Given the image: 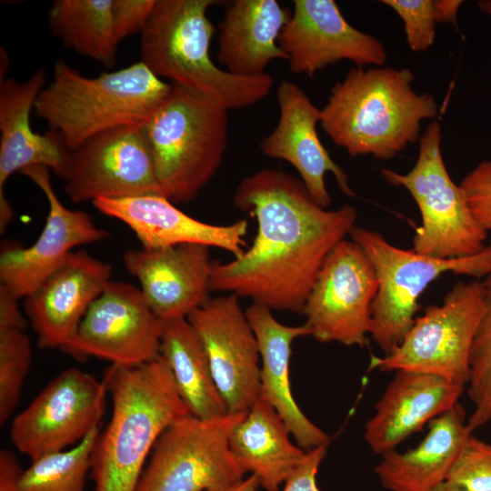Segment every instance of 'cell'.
<instances>
[{"mask_svg": "<svg viewBox=\"0 0 491 491\" xmlns=\"http://www.w3.org/2000/svg\"><path fill=\"white\" fill-rule=\"evenodd\" d=\"M233 200L256 220V235L241 256L212 263L210 290L303 313L326 258L356 226V207L325 208L301 179L268 168L244 178Z\"/></svg>", "mask_w": 491, "mask_h": 491, "instance_id": "6da1fadb", "label": "cell"}, {"mask_svg": "<svg viewBox=\"0 0 491 491\" xmlns=\"http://www.w3.org/2000/svg\"><path fill=\"white\" fill-rule=\"evenodd\" d=\"M103 381L112 415L95 440L89 476L94 491H136L160 435L190 413L160 354L141 365H111Z\"/></svg>", "mask_w": 491, "mask_h": 491, "instance_id": "7a4b0ae2", "label": "cell"}, {"mask_svg": "<svg viewBox=\"0 0 491 491\" xmlns=\"http://www.w3.org/2000/svg\"><path fill=\"white\" fill-rule=\"evenodd\" d=\"M414 80L409 68H351L321 109L323 130L353 157L394 158L419 140L423 120L438 115L434 95L416 93Z\"/></svg>", "mask_w": 491, "mask_h": 491, "instance_id": "3957f363", "label": "cell"}, {"mask_svg": "<svg viewBox=\"0 0 491 491\" xmlns=\"http://www.w3.org/2000/svg\"><path fill=\"white\" fill-rule=\"evenodd\" d=\"M170 87L171 84L155 75L142 61L87 77L59 59L34 109L49 130L58 133L73 150L103 132L145 125Z\"/></svg>", "mask_w": 491, "mask_h": 491, "instance_id": "277c9868", "label": "cell"}, {"mask_svg": "<svg viewBox=\"0 0 491 491\" xmlns=\"http://www.w3.org/2000/svg\"><path fill=\"white\" fill-rule=\"evenodd\" d=\"M216 0H156L141 33V61L157 77L209 95L226 109L254 105L272 90L268 74L243 77L211 59L215 29L206 13Z\"/></svg>", "mask_w": 491, "mask_h": 491, "instance_id": "5b68a950", "label": "cell"}, {"mask_svg": "<svg viewBox=\"0 0 491 491\" xmlns=\"http://www.w3.org/2000/svg\"><path fill=\"white\" fill-rule=\"evenodd\" d=\"M227 111L215 97L171 84L144 125L162 195L192 201L220 168L227 146Z\"/></svg>", "mask_w": 491, "mask_h": 491, "instance_id": "8992f818", "label": "cell"}, {"mask_svg": "<svg viewBox=\"0 0 491 491\" xmlns=\"http://www.w3.org/2000/svg\"><path fill=\"white\" fill-rule=\"evenodd\" d=\"M349 235L376 272L377 291L369 334L385 355L402 342L415 323L419 296L441 275H491V244L475 256L442 259L398 248L379 233L363 227L355 226Z\"/></svg>", "mask_w": 491, "mask_h": 491, "instance_id": "52a82bcc", "label": "cell"}, {"mask_svg": "<svg viewBox=\"0 0 491 491\" xmlns=\"http://www.w3.org/2000/svg\"><path fill=\"white\" fill-rule=\"evenodd\" d=\"M441 142L442 127L434 120L419 137L414 167L406 174L386 168L381 174L389 184L406 188L417 205L421 225L413 237L414 251L442 259L475 256L487 246V232L448 175Z\"/></svg>", "mask_w": 491, "mask_h": 491, "instance_id": "ba28073f", "label": "cell"}, {"mask_svg": "<svg viewBox=\"0 0 491 491\" xmlns=\"http://www.w3.org/2000/svg\"><path fill=\"white\" fill-rule=\"evenodd\" d=\"M485 308L483 282L456 284L440 306L426 307L415 320L397 347L384 357H374L372 367L436 376L465 387Z\"/></svg>", "mask_w": 491, "mask_h": 491, "instance_id": "9c48e42d", "label": "cell"}, {"mask_svg": "<svg viewBox=\"0 0 491 491\" xmlns=\"http://www.w3.org/2000/svg\"><path fill=\"white\" fill-rule=\"evenodd\" d=\"M246 413L208 420L188 415L175 421L156 440L136 491L221 490L241 482L246 472L228 437Z\"/></svg>", "mask_w": 491, "mask_h": 491, "instance_id": "30bf717a", "label": "cell"}, {"mask_svg": "<svg viewBox=\"0 0 491 491\" xmlns=\"http://www.w3.org/2000/svg\"><path fill=\"white\" fill-rule=\"evenodd\" d=\"M107 394L103 380L65 369L13 419L10 439L31 461L72 447L99 426Z\"/></svg>", "mask_w": 491, "mask_h": 491, "instance_id": "8fae6325", "label": "cell"}, {"mask_svg": "<svg viewBox=\"0 0 491 491\" xmlns=\"http://www.w3.org/2000/svg\"><path fill=\"white\" fill-rule=\"evenodd\" d=\"M377 291L375 269L353 240H342L326 258L303 314L310 336L322 343L364 347Z\"/></svg>", "mask_w": 491, "mask_h": 491, "instance_id": "7c38bea8", "label": "cell"}, {"mask_svg": "<svg viewBox=\"0 0 491 491\" xmlns=\"http://www.w3.org/2000/svg\"><path fill=\"white\" fill-rule=\"evenodd\" d=\"M163 321L140 288L110 281L64 346L75 358L95 356L112 365L136 366L159 355Z\"/></svg>", "mask_w": 491, "mask_h": 491, "instance_id": "4fadbf2b", "label": "cell"}, {"mask_svg": "<svg viewBox=\"0 0 491 491\" xmlns=\"http://www.w3.org/2000/svg\"><path fill=\"white\" fill-rule=\"evenodd\" d=\"M144 125L103 132L72 150L65 190L73 203L162 195Z\"/></svg>", "mask_w": 491, "mask_h": 491, "instance_id": "5bb4252c", "label": "cell"}, {"mask_svg": "<svg viewBox=\"0 0 491 491\" xmlns=\"http://www.w3.org/2000/svg\"><path fill=\"white\" fill-rule=\"evenodd\" d=\"M187 320L206 352L228 412L245 413L259 397V349L246 312L234 294L210 298Z\"/></svg>", "mask_w": 491, "mask_h": 491, "instance_id": "9a60e30c", "label": "cell"}, {"mask_svg": "<svg viewBox=\"0 0 491 491\" xmlns=\"http://www.w3.org/2000/svg\"><path fill=\"white\" fill-rule=\"evenodd\" d=\"M49 168L35 165L20 173L32 180L48 203L45 226L30 246L5 245L0 253V285L15 297H26L55 272L80 245L97 242L108 234L89 214L67 208L55 192Z\"/></svg>", "mask_w": 491, "mask_h": 491, "instance_id": "2e32d148", "label": "cell"}, {"mask_svg": "<svg viewBox=\"0 0 491 491\" xmlns=\"http://www.w3.org/2000/svg\"><path fill=\"white\" fill-rule=\"evenodd\" d=\"M278 45L290 70L310 77L341 60L358 67L383 66L387 60L384 45L350 25L333 0H295Z\"/></svg>", "mask_w": 491, "mask_h": 491, "instance_id": "e0dca14e", "label": "cell"}, {"mask_svg": "<svg viewBox=\"0 0 491 491\" xmlns=\"http://www.w3.org/2000/svg\"><path fill=\"white\" fill-rule=\"evenodd\" d=\"M45 72L40 69L25 81L1 76L0 80V231L4 233L14 213L5 195V185L15 172L35 165L47 166L65 180L72 149L56 132L35 133L30 114L45 87Z\"/></svg>", "mask_w": 491, "mask_h": 491, "instance_id": "ac0fdd59", "label": "cell"}, {"mask_svg": "<svg viewBox=\"0 0 491 491\" xmlns=\"http://www.w3.org/2000/svg\"><path fill=\"white\" fill-rule=\"evenodd\" d=\"M111 272L109 264L86 251H73L25 298V312L39 347L64 348L88 308L111 281Z\"/></svg>", "mask_w": 491, "mask_h": 491, "instance_id": "d6986e66", "label": "cell"}, {"mask_svg": "<svg viewBox=\"0 0 491 491\" xmlns=\"http://www.w3.org/2000/svg\"><path fill=\"white\" fill-rule=\"evenodd\" d=\"M126 270L135 276L153 312L163 322L187 318L209 298L212 263L209 246L183 244L128 250Z\"/></svg>", "mask_w": 491, "mask_h": 491, "instance_id": "ffe728a7", "label": "cell"}, {"mask_svg": "<svg viewBox=\"0 0 491 491\" xmlns=\"http://www.w3.org/2000/svg\"><path fill=\"white\" fill-rule=\"evenodd\" d=\"M276 98L279 119L275 129L261 141V151L268 157L291 164L310 195L325 208L332 202L325 182L326 173L335 176L343 194L356 196L347 175L332 159L317 134L316 125L321 120V109L296 84L290 81L279 84Z\"/></svg>", "mask_w": 491, "mask_h": 491, "instance_id": "44dd1931", "label": "cell"}, {"mask_svg": "<svg viewBox=\"0 0 491 491\" xmlns=\"http://www.w3.org/2000/svg\"><path fill=\"white\" fill-rule=\"evenodd\" d=\"M102 214L125 224L143 248H161L183 244H199L243 255V237L248 224L239 220L230 225L199 221L177 208L162 195L150 194L125 198H98L93 201Z\"/></svg>", "mask_w": 491, "mask_h": 491, "instance_id": "7402d4cb", "label": "cell"}, {"mask_svg": "<svg viewBox=\"0 0 491 491\" xmlns=\"http://www.w3.org/2000/svg\"><path fill=\"white\" fill-rule=\"evenodd\" d=\"M396 372L366 424L365 440L376 454L394 449L428 421L453 408L465 388L436 376Z\"/></svg>", "mask_w": 491, "mask_h": 491, "instance_id": "603a6c76", "label": "cell"}, {"mask_svg": "<svg viewBox=\"0 0 491 491\" xmlns=\"http://www.w3.org/2000/svg\"><path fill=\"white\" fill-rule=\"evenodd\" d=\"M256 336L262 366L259 397L270 404L282 417L301 448L306 451L327 446L330 436L312 423L297 406L291 390L289 365L292 343L310 336L303 324L289 326L279 323L269 308L252 304L246 311Z\"/></svg>", "mask_w": 491, "mask_h": 491, "instance_id": "cb8c5ba5", "label": "cell"}, {"mask_svg": "<svg viewBox=\"0 0 491 491\" xmlns=\"http://www.w3.org/2000/svg\"><path fill=\"white\" fill-rule=\"evenodd\" d=\"M292 12L276 0H235L220 22L217 59L232 75L253 77L266 74L269 63L287 60L278 45Z\"/></svg>", "mask_w": 491, "mask_h": 491, "instance_id": "d4e9b609", "label": "cell"}, {"mask_svg": "<svg viewBox=\"0 0 491 491\" xmlns=\"http://www.w3.org/2000/svg\"><path fill=\"white\" fill-rule=\"evenodd\" d=\"M471 434L466 413L456 404L430 422L428 433L416 447L406 453L391 449L382 454L375 473L389 491H432L446 481Z\"/></svg>", "mask_w": 491, "mask_h": 491, "instance_id": "484cf974", "label": "cell"}, {"mask_svg": "<svg viewBox=\"0 0 491 491\" xmlns=\"http://www.w3.org/2000/svg\"><path fill=\"white\" fill-rule=\"evenodd\" d=\"M290 431L276 410L258 397L233 426L228 445L246 474L266 491H279L304 461L307 451L290 441Z\"/></svg>", "mask_w": 491, "mask_h": 491, "instance_id": "4316f807", "label": "cell"}, {"mask_svg": "<svg viewBox=\"0 0 491 491\" xmlns=\"http://www.w3.org/2000/svg\"><path fill=\"white\" fill-rule=\"evenodd\" d=\"M159 354L167 362L191 416L208 420L229 413L215 383L205 347L187 318L163 322Z\"/></svg>", "mask_w": 491, "mask_h": 491, "instance_id": "83f0119b", "label": "cell"}, {"mask_svg": "<svg viewBox=\"0 0 491 491\" xmlns=\"http://www.w3.org/2000/svg\"><path fill=\"white\" fill-rule=\"evenodd\" d=\"M112 5L113 0H55L47 15L49 27L67 48L112 67L118 45Z\"/></svg>", "mask_w": 491, "mask_h": 491, "instance_id": "f1b7e54d", "label": "cell"}, {"mask_svg": "<svg viewBox=\"0 0 491 491\" xmlns=\"http://www.w3.org/2000/svg\"><path fill=\"white\" fill-rule=\"evenodd\" d=\"M100 426L81 442L31 461L17 478L19 491H85L90 475L91 456Z\"/></svg>", "mask_w": 491, "mask_h": 491, "instance_id": "f546056e", "label": "cell"}, {"mask_svg": "<svg viewBox=\"0 0 491 491\" xmlns=\"http://www.w3.org/2000/svg\"><path fill=\"white\" fill-rule=\"evenodd\" d=\"M483 283L486 308L472 346L467 383V393L474 405L467 418L471 432L491 422V275Z\"/></svg>", "mask_w": 491, "mask_h": 491, "instance_id": "4dcf8cb0", "label": "cell"}, {"mask_svg": "<svg viewBox=\"0 0 491 491\" xmlns=\"http://www.w3.org/2000/svg\"><path fill=\"white\" fill-rule=\"evenodd\" d=\"M394 10L404 24L406 40L414 52L428 50L436 39L439 23L457 26L461 0H383Z\"/></svg>", "mask_w": 491, "mask_h": 491, "instance_id": "1f68e13d", "label": "cell"}, {"mask_svg": "<svg viewBox=\"0 0 491 491\" xmlns=\"http://www.w3.org/2000/svg\"><path fill=\"white\" fill-rule=\"evenodd\" d=\"M29 337L23 329L0 330V424L15 411L32 363Z\"/></svg>", "mask_w": 491, "mask_h": 491, "instance_id": "d6a6232c", "label": "cell"}, {"mask_svg": "<svg viewBox=\"0 0 491 491\" xmlns=\"http://www.w3.org/2000/svg\"><path fill=\"white\" fill-rule=\"evenodd\" d=\"M446 481L460 491H491V445L471 434Z\"/></svg>", "mask_w": 491, "mask_h": 491, "instance_id": "836d02e7", "label": "cell"}, {"mask_svg": "<svg viewBox=\"0 0 491 491\" xmlns=\"http://www.w3.org/2000/svg\"><path fill=\"white\" fill-rule=\"evenodd\" d=\"M459 187L475 219L486 232L491 230V160L479 163Z\"/></svg>", "mask_w": 491, "mask_h": 491, "instance_id": "e575fe53", "label": "cell"}, {"mask_svg": "<svg viewBox=\"0 0 491 491\" xmlns=\"http://www.w3.org/2000/svg\"><path fill=\"white\" fill-rule=\"evenodd\" d=\"M156 0H113L112 19L117 45L125 38L142 33Z\"/></svg>", "mask_w": 491, "mask_h": 491, "instance_id": "d590c367", "label": "cell"}, {"mask_svg": "<svg viewBox=\"0 0 491 491\" xmlns=\"http://www.w3.org/2000/svg\"><path fill=\"white\" fill-rule=\"evenodd\" d=\"M326 454V446L308 450L304 461L283 485L282 491H322L316 475Z\"/></svg>", "mask_w": 491, "mask_h": 491, "instance_id": "8d00e7d4", "label": "cell"}, {"mask_svg": "<svg viewBox=\"0 0 491 491\" xmlns=\"http://www.w3.org/2000/svg\"><path fill=\"white\" fill-rule=\"evenodd\" d=\"M18 298L0 285V330L25 329L26 319L18 306Z\"/></svg>", "mask_w": 491, "mask_h": 491, "instance_id": "74e56055", "label": "cell"}, {"mask_svg": "<svg viewBox=\"0 0 491 491\" xmlns=\"http://www.w3.org/2000/svg\"><path fill=\"white\" fill-rule=\"evenodd\" d=\"M22 467L14 453L0 451V491H19L17 478Z\"/></svg>", "mask_w": 491, "mask_h": 491, "instance_id": "f35d334b", "label": "cell"}, {"mask_svg": "<svg viewBox=\"0 0 491 491\" xmlns=\"http://www.w3.org/2000/svg\"><path fill=\"white\" fill-rule=\"evenodd\" d=\"M259 486V483L256 477L253 475L244 478L238 484L221 490H210V491H256Z\"/></svg>", "mask_w": 491, "mask_h": 491, "instance_id": "ab89813d", "label": "cell"}, {"mask_svg": "<svg viewBox=\"0 0 491 491\" xmlns=\"http://www.w3.org/2000/svg\"><path fill=\"white\" fill-rule=\"evenodd\" d=\"M481 12L491 17V0H481L477 3Z\"/></svg>", "mask_w": 491, "mask_h": 491, "instance_id": "60d3db41", "label": "cell"}, {"mask_svg": "<svg viewBox=\"0 0 491 491\" xmlns=\"http://www.w3.org/2000/svg\"><path fill=\"white\" fill-rule=\"evenodd\" d=\"M432 491H460L446 481L436 486Z\"/></svg>", "mask_w": 491, "mask_h": 491, "instance_id": "b9f144b4", "label": "cell"}]
</instances>
